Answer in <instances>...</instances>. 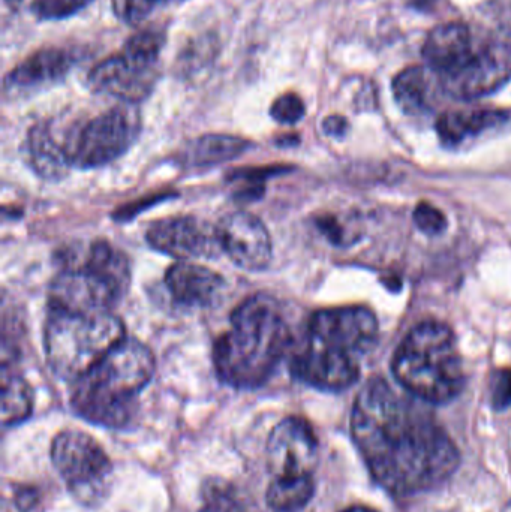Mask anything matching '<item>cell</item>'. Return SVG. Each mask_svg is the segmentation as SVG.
I'll use <instances>...</instances> for the list:
<instances>
[{
    "label": "cell",
    "instance_id": "30",
    "mask_svg": "<svg viewBox=\"0 0 511 512\" xmlns=\"http://www.w3.org/2000/svg\"><path fill=\"white\" fill-rule=\"evenodd\" d=\"M491 11L498 27L511 35V0H498Z\"/></svg>",
    "mask_w": 511,
    "mask_h": 512
},
{
    "label": "cell",
    "instance_id": "17",
    "mask_svg": "<svg viewBox=\"0 0 511 512\" xmlns=\"http://www.w3.org/2000/svg\"><path fill=\"white\" fill-rule=\"evenodd\" d=\"M476 48L473 30L462 23H446L429 33L423 47V57L438 75L461 66Z\"/></svg>",
    "mask_w": 511,
    "mask_h": 512
},
{
    "label": "cell",
    "instance_id": "11",
    "mask_svg": "<svg viewBox=\"0 0 511 512\" xmlns=\"http://www.w3.org/2000/svg\"><path fill=\"white\" fill-rule=\"evenodd\" d=\"M510 78L511 44L506 41H488L474 48L461 66L438 75L444 95L461 101L491 95Z\"/></svg>",
    "mask_w": 511,
    "mask_h": 512
},
{
    "label": "cell",
    "instance_id": "22",
    "mask_svg": "<svg viewBox=\"0 0 511 512\" xmlns=\"http://www.w3.org/2000/svg\"><path fill=\"white\" fill-rule=\"evenodd\" d=\"M251 143L234 135H204L191 141L180 155V164L188 168H207L231 161L245 153Z\"/></svg>",
    "mask_w": 511,
    "mask_h": 512
},
{
    "label": "cell",
    "instance_id": "1",
    "mask_svg": "<svg viewBox=\"0 0 511 512\" xmlns=\"http://www.w3.org/2000/svg\"><path fill=\"white\" fill-rule=\"evenodd\" d=\"M351 433L372 477L392 495L434 489L461 462L458 447L434 415L401 399L378 376L357 394Z\"/></svg>",
    "mask_w": 511,
    "mask_h": 512
},
{
    "label": "cell",
    "instance_id": "5",
    "mask_svg": "<svg viewBox=\"0 0 511 512\" xmlns=\"http://www.w3.org/2000/svg\"><path fill=\"white\" fill-rule=\"evenodd\" d=\"M131 285L128 256L107 242H93L80 259L72 256L48 288V309L107 313Z\"/></svg>",
    "mask_w": 511,
    "mask_h": 512
},
{
    "label": "cell",
    "instance_id": "34",
    "mask_svg": "<svg viewBox=\"0 0 511 512\" xmlns=\"http://www.w3.org/2000/svg\"><path fill=\"white\" fill-rule=\"evenodd\" d=\"M434 2V0H414V5L416 6H428L429 3Z\"/></svg>",
    "mask_w": 511,
    "mask_h": 512
},
{
    "label": "cell",
    "instance_id": "13",
    "mask_svg": "<svg viewBox=\"0 0 511 512\" xmlns=\"http://www.w3.org/2000/svg\"><path fill=\"white\" fill-rule=\"evenodd\" d=\"M146 240L155 251L173 258H213L221 254L216 228L194 216H171L150 225Z\"/></svg>",
    "mask_w": 511,
    "mask_h": 512
},
{
    "label": "cell",
    "instance_id": "29",
    "mask_svg": "<svg viewBox=\"0 0 511 512\" xmlns=\"http://www.w3.org/2000/svg\"><path fill=\"white\" fill-rule=\"evenodd\" d=\"M491 402L497 411L511 406V367L498 369L491 379Z\"/></svg>",
    "mask_w": 511,
    "mask_h": 512
},
{
    "label": "cell",
    "instance_id": "9",
    "mask_svg": "<svg viewBox=\"0 0 511 512\" xmlns=\"http://www.w3.org/2000/svg\"><path fill=\"white\" fill-rule=\"evenodd\" d=\"M51 462L78 501L93 504L104 498L113 465L92 436L80 430H63L51 444Z\"/></svg>",
    "mask_w": 511,
    "mask_h": 512
},
{
    "label": "cell",
    "instance_id": "14",
    "mask_svg": "<svg viewBox=\"0 0 511 512\" xmlns=\"http://www.w3.org/2000/svg\"><path fill=\"white\" fill-rule=\"evenodd\" d=\"M216 233L222 252L237 267L260 271L269 265L273 254L272 239L257 216L242 210L230 213L219 222Z\"/></svg>",
    "mask_w": 511,
    "mask_h": 512
},
{
    "label": "cell",
    "instance_id": "23",
    "mask_svg": "<svg viewBox=\"0 0 511 512\" xmlns=\"http://www.w3.org/2000/svg\"><path fill=\"white\" fill-rule=\"evenodd\" d=\"M33 391L26 379L2 369V424L17 426L32 414Z\"/></svg>",
    "mask_w": 511,
    "mask_h": 512
},
{
    "label": "cell",
    "instance_id": "25",
    "mask_svg": "<svg viewBox=\"0 0 511 512\" xmlns=\"http://www.w3.org/2000/svg\"><path fill=\"white\" fill-rule=\"evenodd\" d=\"M92 0H33L32 11L41 20H62Z\"/></svg>",
    "mask_w": 511,
    "mask_h": 512
},
{
    "label": "cell",
    "instance_id": "18",
    "mask_svg": "<svg viewBox=\"0 0 511 512\" xmlns=\"http://www.w3.org/2000/svg\"><path fill=\"white\" fill-rule=\"evenodd\" d=\"M74 56L62 48H44L24 59L5 77V89L11 92L38 89L65 77Z\"/></svg>",
    "mask_w": 511,
    "mask_h": 512
},
{
    "label": "cell",
    "instance_id": "28",
    "mask_svg": "<svg viewBox=\"0 0 511 512\" xmlns=\"http://www.w3.org/2000/svg\"><path fill=\"white\" fill-rule=\"evenodd\" d=\"M414 224L426 234H440L447 228V218L437 207L420 203L414 210Z\"/></svg>",
    "mask_w": 511,
    "mask_h": 512
},
{
    "label": "cell",
    "instance_id": "10",
    "mask_svg": "<svg viewBox=\"0 0 511 512\" xmlns=\"http://www.w3.org/2000/svg\"><path fill=\"white\" fill-rule=\"evenodd\" d=\"M377 337V316L368 307H330L311 316L306 342L356 357L371 351Z\"/></svg>",
    "mask_w": 511,
    "mask_h": 512
},
{
    "label": "cell",
    "instance_id": "31",
    "mask_svg": "<svg viewBox=\"0 0 511 512\" xmlns=\"http://www.w3.org/2000/svg\"><path fill=\"white\" fill-rule=\"evenodd\" d=\"M323 129L330 137H342L348 129V122L341 116L327 117L323 122Z\"/></svg>",
    "mask_w": 511,
    "mask_h": 512
},
{
    "label": "cell",
    "instance_id": "19",
    "mask_svg": "<svg viewBox=\"0 0 511 512\" xmlns=\"http://www.w3.org/2000/svg\"><path fill=\"white\" fill-rule=\"evenodd\" d=\"M441 89L437 72L429 66H411L393 80V93L399 107L408 114L431 111Z\"/></svg>",
    "mask_w": 511,
    "mask_h": 512
},
{
    "label": "cell",
    "instance_id": "12",
    "mask_svg": "<svg viewBox=\"0 0 511 512\" xmlns=\"http://www.w3.org/2000/svg\"><path fill=\"white\" fill-rule=\"evenodd\" d=\"M158 80L156 63L141 59L123 50L108 57L90 71L87 83L90 89L102 95L119 99L123 104L144 101L155 89Z\"/></svg>",
    "mask_w": 511,
    "mask_h": 512
},
{
    "label": "cell",
    "instance_id": "6",
    "mask_svg": "<svg viewBox=\"0 0 511 512\" xmlns=\"http://www.w3.org/2000/svg\"><path fill=\"white\" fill-rule=\"evenodd\" d=\"M270 483L266 501L275 512H299L314 498L318 465V439L311 424L287 417L267 439Z\"/></svg>",
    "mask_w": 511,
    "mask_h": 512
},
{
    "label": "cell",
    "instance_id": "8",
    "mask_svg": "<svg viewBox=\"0 0 511 512\" xmlns=\"http://www.w3.org/2000/svg\"><path fill=\"white\" fill-rule=\"evenodd\" d=\"M140 114L131 104L117 105L63 137L69 167L89 170L110 164L140 134Z\"/></svg>",
    "mask_w": 511,
    "mask_h": 512
},
{
    "label": "cell",
    "instance_id": "20",
    "mask_svg": "<svg viewBox=\"0 0 511 512\" xmlns=\"http://www.w3.org/2000/svg\"><path fill=\"white\" fill-rule=\"evenodd\" d=\"M27 150L36 173L45 179H60L71 168L66 161L63 138L56 137L53 126L48 122L33 126Z\"/></svg>",
    "mask_w": 511,
    "mask_h": 512
},
{
    "label": "cell",
    "instance_id": "21",
    "mask_svg": "<svg viewBox=\"0 0 511 512\" xmlns=\"http://www.w3.org/2000/svg\"><path fill=\"white\" fill-rule=\"evenodd\" d=\"M507 114L500 110L447 111L437 120V131L449 146L462 143L503 123Z\"/></svg>",
    "mask_w": 511,
    "mask_h": 512
},
{
    "label": "cell",
    "instance_id": "27",
    "mask_svg": "<svg viewBox=\"0 0 511 512\" xmlns=\"http://www.w3.org/2000/svg\"><path fill=\"white\" fill-rule=\"evenodd\" d=\"M161 2L165 0H111V5L120 20L128 24H138L146 20Z\"/></svg>",
    "mask_w": 511,
    "mask_h": 512
},
{
    "label": "cell",
    "instance_id": "33",
    "mask_svg": "<svg viewBox=\"0 0 511 512\" xmlns=\"http://www.w3.org/2000/svg\"><path fill=\"white\" fill-rule=\"evenodd\" d=\"M5 3H8L11 8H18V6L23 5L24 0H5Z\"/></svg>",
    "mask_w": 511,
    "mask_h": 512
},
{
    "label": "cell",
    "instance_id": "4",
    "mask_svg": "<svg viewBox=\"0 0 511 512\" xmlns=\"http://www.w3.org/2000/svg\"><path fill=\"white\" fill-rule=\"evenodd\" d=\"M393 373L411 394L429 403H447L461 394L464 366L452 328L438 321L414 327L393 358Z\"/></svg>",
    "mask_w": 511,
    "mask_h": 512
},
{
    "label": "cell",
    "instance_id": "7",
    "mask_svg": "<svg viewBox=\"0 0 511 512\" xmlns=\"http://www.w3.org/2000/svg\"><path fill=\"white\" fill-rule=\"evenodd\" d=\"M126 337L113 313L50 310L44 331L45 357L59 378L77 381Z\"/></svg>",
    "mask_w": 511,
    "mask_h": 512
},
{
    "label": "cell",
    "instance_id": "32",
    "mask_svg": "<svg viewBox=\"0 0 511 512\" xmlns=\"http://www.w3.org/2000/svg\"><path fill=\"white\" fill-rule=\"evenodd\" d=\"M342 512H377L372 510V508L362 507V505H357V507L348 508V510Z\"/></svg>",
    "mask_w": 511,
    "mask_h": 512
},
{
    "label": "cell",
    "instance_id": "3",
    "mask_svg": "<svg viewBox=\"0 0 511 512\" xmlns=\"http://www.w3.org/2000/svg\"><path fill=\"white\" fill-rule=\"evenodd\" d=\"M155 367L149 346L125 337L92 370L74 381L72 409L96 426L123 429L137 414L138 396L152 381Z\"/></svg>",
    "mask_w": 511,
    "mask_h": 512
},
{
    "label": "cell",
    "instance_id": "15",
    "mask_svg": "<svg viewBox=\"0 0 511 512\" xmlns=\"http://www.w3.org/2000/svg\"><path fill=\"white\" fill-rule=\"evenodd\" d=\"M291 373L318 390L342 391L356 384L360 369L353 355L306 342L291 360Z\"/></svg>",
    "mask_w": 511,
    "mask_h": 512
},
{
    "label": "cell",
    "instance_id": "16",
    "mask_svg": "<svg viewBox=\"0 0 511 512\" xmlns=\"http://www.w3.org/2000/svg\"><path fill=\"white\" fill-rule=\"evenodd\" d=\"M165 285L177 303L204 309L221 298L225 280L221 274L204 265L182 261L168 268Z\"/></svg>",
    "mask_w": 511,
    "mask_h": 512
},
{
    "label": "cell",
    "instance_id": "26",
    "mask_svg": "<svg viewBox=\"0 0 511 512\" xmlns=\"http://www.w3.org/2000/svg\"><path fill=\"white\" fill-rule=\"evenodd\" d=\"M306 108L302 98L296 93H285L273 102L270 116L282 125H294L305 116Z\"/></svg>",
    "mask_w": 511,
    "mask_h": 512
},
{
    "label": "cell",
    "instance_id": "2",
    "mask_svg": "<svg viewBox=\"0 0 511 512\" xmlns=\"http://www.w3.org/2000/svg\"><path fill=\"white\" fill-rule=\"evenodd\" d=\"M293 337L281 307L270 295L246 298L218 337L213 363L219 379L237 390L266 384L290 349Z\"/></svg>",
    "mask_w": 511,
    "mask_h": 512
},
{
    "label": "cell",
    "instance_id": "24",
    "mask_svg": "<svg viewBox=\"0 0 511 512\" xmlns=\"http://www.w3.org/2000/svg\"><path fill=\"white\" fill-rule=\"evenodd\" d=\"M164 44L165 36L162 33L156 32V30H146V32L132 36L126 42L125 50L141 59L158 63L159 54H161Z\"/></svg>",
    "mask_w": 511,
    "mask_h": 512
}]
</instances>
